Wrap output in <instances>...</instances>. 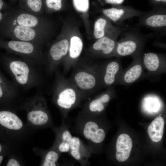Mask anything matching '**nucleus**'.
<instances>
[{
	"label": "nucleus",
	"mask_w": 166,
	"mask_h": 166,
	"mask_svg": "<svg viewBox=\"0 0 166 166\" xmlns=\"http://www.w3.org/2000/svg\"><path fill=\"white\" fill-rule=\"evenodd\" d=\"M0 64L20 90H28L42 83V69L27 60L7 52L0 56Z\"/></svg>",
	"instance_id": "1"
},
{
	"label": "nucleus",
	"mask_w": 166,
	"mask_h": 166,
	"mask_svg": "<svg viewBox=\"0 0 166 166\" xmlns=\"http://www.w3.org/2000/svg\"><path fill=\"white\" fill-rule=\"evenodd\" d=\"M16 110L0 106V141L10 148L20 144L28 133L27 128L16 114Z\"/></svg>",
	"instance_id": "2"
},
{
	"label": "nucleus",
	"mask_w": 166,
	"mask_h": 166,
	"mask_svg": "<svg viewBox=\"0 0 166 166\" xmlns=\"http://www.w3.org/2000/svg\"><path fill=\"white\" fill-rule=\"evenodd\" d=\"M19 109L26 113L27 127L35 129L52 125L45 99L40 89L34 95L23 101Z\"/></svg>",
	"instance_id": "3"
},
{
	"label": "nucleus",
	"mask_w": 166,
	"mask_h": 166,
	"mask_svg": "<svg viewBox=\"0 0 166 166\" xmlns=\"http://www.w3.org/2000/svg\"><path fill=\"white\" fill-rule=\"evenodd\" d=\"M0 48L33 62L41 68L45 66V61L42 46L29 42L6 41L0 38Z\"/></svg>",
	"instance_id": "4"
},
{
	"label": "nucleus",
	"mask_w": 166,
	"mask_h": 166,
	"mask_svg": "<svg viewBox=\"0 0 166 166\" xmlns=\"http://www.w3.org/2000/svg\"><path fill=\"white\" fill-rule=\"evenodd\" d=\"M121 38L117 41L114 56L132 57L142 52L145 38L135 31L124 30Z\"/></svg>",
	"instance_id": "5"
},
{
	"label": "nucleus",
	"mask_w": 166,
	"mask_h": 166,
	"mask_svg": "<svg viewBox=\"0 0 166 166\" xmlns=\"http://www.w3.org/2000/svg\"><path fill=\"white\" fill-rule=\"evenodd\" d=\"M4 35L11 40L25 41L42 45L43 30L13 24L2 22Z\"/></svg>",
	"instance_id": "6"
},
{
	"label": "nucleus",
	"mask_w": 166,
	"mask_h": 166,
	"mask_svg": "<svg viewBox=\"0 0 166 166\" xmlns=\"http://www.w3.org/2000/svg\"><path fill=\"white\" fill-rule=\"evenodd\" d=\"M57 76L52 99L65 118L67 116V113L76 105L78 101V96L73 88H65L61 77L57 75Z\"/></svg>",
	"instance_id": "7"
},
{
	"label": "nucleus",
	"mask_w": 166,
	"mask_h": 166,
	"mask_svg": "<svg viewBox=\"0 0 166 166\" xmlns=\"http://www.w3.org/2000/svg\"><path fill=\"white\" fill-rule=\"evenodd\" d=\"M19 90L11 81L5 76L0 69V106L19 109L23 101Z\"/></svg>",
	"instance_id": "8"
},
{
	"label": "nucleus",
	"mask_w": 166,
	"mask_h": 166,
	"mask_svg": "<svg viewBox=\"0 0 166 166\" xmlns=\"http://www.w3.org/2000/svg\"><path fill=\"white\" fill-rule=\"evenodd\" d=\"M2 22L13 24L43 29L44 23L39 16L30 14L20 9L8 12Z\"/></svg>",
	"instance_id": "9"
},
{
	"label": "nucleus",
	"mask_w": 166,
	"mask_h": 166,
	"mask_svg": "<svg viewBox=\"0 0 166 166\" xmlns=\"http://www.w3.org/2000/svg\"><path fill=\"white\" fill-rule=\"evenodd\" d=\"M142 54V52L132 57V62L127 68L123 70L116 85L128 86L136 82L143 76L144 68Z\"/></svg>",
	"instance_id": "10"
},
{
	"label": "nucleus",
	"mask_w": 166,
	"mask_h": 166,
	"mask_svg": "<svg viewBox=\"0 0 166 166\" xmlns=\"http://www.w3.org/2000/svg\"><path fill=\"white\" fill-rule=\"evenodd\" d=\"M79 122L80 132L89 143L90 147L92 143H101L105 137L104 130L99 128L98 124L90 117L84 116Z\"/></svg>",
	"instance_id": "11"
},
{
	"label": "nucleus",
	"mask_w": 166,
	"mask_h": 166,
	"mask_svg": "<svg viewBox=\"0 0 166 166\" xmlns=\"http://www.w3.org/2000/svg\"><path fill=\"white\" fill-rule=\"evenodd\" d=\"M108 63L101 72V85L107 88L114 87L123 69L119 57Z\"/></svg>",
	"instance_id": "12"
},
{
	"label": "nucleus",
	"mask_w": 166,
	"mask_h": 166,
	"mask_svg": "<svg viewBox=\"0 0 166 166\" xmlns=\"http://www.w3.org/2000/svg\"><path fill=\"white\" fill-rule=\"evenodd\" d=\"M144 69L148 75L158 76L166 72V57L164 54L148 52L142 54Z\"/></svg>",
	"instance_id": "13"
},
{
	"label": "nucleus",
	"mask_w": 166,
	"mask_h": 166,
	"mask_svg": "<svg viewBox=\"0 0 166 166\" xmlns=\"http://www.w3.org/2000/svg\"><path fill=\"white\" fill-rule=\"evenodd\" d=\"M139 18L140 25L159 32L165 30L166 13L165 12L144 13Z\"/></svg>",
	"instance_id": "14"
},
{
	"label": "nucleus",
	"mask_w": 166,
	"mask_h": 166,
	"mask_svg": "<svg viewBox=\"0 0 166 166\" xmlns=\"http://www.w3.org/2000/svg\"><path fill=\"white\" fill-rule=\"evenodd\" d=\"M124 29L121 28L112 37L105 36L98 39L93 45V49L102 55L114 56L118 41L117 38Z\"/></svg>",
	"instance_id": "15"
},
{
	"label": "nucleus",
	"mask_w": 166,
	"mask_h": 166,
	"mask_svg": "<svg viewBox=\"0 0 166 166\" xmlns=\"http://www.w3.org/2000/svg\"><path fill=\"white\" fill-rule=\"evenodd\" d=\"M55 140L52 147L60 153L69 152L73 137L68 128L63 124L60 127L54 128Z\"/></svg>",
	"instance_id": "16"
},
{
	"label": "nucleus",
	"mask_w": 166,
	"mask_h": 166,
	"mask_svg": "<svg viewBox=\"0 0 166 166\" xmlns=\"http://www.w3.org/2000/svg\"><path fill=\"white\" fill-rule=\"evenodd\" d=\"M104 14L113 22L121 24L125 20L140 17L144 13L133 9L113 7L103 10Z\"/></svg>",
	"instance_id": "17"
},
{
	"label": "nucleus",
	"mask_w": 166,
	"mask_h": 166,
	"mask_svg": "<svg viewBox=\"0 0 166 166\" xmlns=\"http://www.w3.org/2000/svg\"><path fill=\"white\" fill-rule=\"evenodd\" d=\"M76 85L80 89L85 90L92 89L101 85L100 70L90 73L85 71L78 72L74 76Z\"/></svg>",
	"instance_id": "18"
},
{
	"label": "nucleus",
	"mask_w": 166,
	"mask_h": 166,
	"mask_svg": "<svg viewBox=\"0 0 166 166\" xmlns=\"http://www.w3.org/2000/svg\"><path fill=\"white\" fill-rule=\"evenodd\" d=\"M91 151L88 146L84 144L79 138L72 137L69 152L75 159L81 164H85L88 163Z\"/></svg>",
	"instance_id": "19"
},
{
	"label": "nucleus",
	"mask_w": 166,
	"mask_h": 166,
	"mask_svg": "<svg viewBox=\"0 0 166 166\" xmlns=\"http://www.w3.org/2000/svg\"><path fill=\"white\" fill-rule=\"evenodd\" d=\"M132 146V140L128 135L126 134L120 135L116 143L117 159L120 162L127 160L129 156Z\"/></svg>",
	"instance_id": "20"
},
{
	"label": "nucleus",
	"mask_w": 166,
	"mask_h": 166,
	"mask_svg": "<svg viewBox=\"0 0 166 166\" xmlns=\"http://www.w3.org/2000/svg\"><path fill=\"white\" fill-rule=\"evenodd\" d=\"M115 91L114 87L108 88L105 93L91 101L87 108L88 113L85 116H90L92 114L103 111L105 105L110 100L111 95L114 93Z\"/></svg>",
	"instance_id": "21"
},
{
	"label": "nucleus",
	"mask_w": 166,
	"mask_h": 166,
	"mask_svg": "<svg viewBox=\"0 0 166 166\" xmlns=\"http://www.w3.org/2000/svg\"><path fill=\"white\" fill-rule=\"evenodd\" d=\"M34 150L36 155L41 156V166L57 165L60 153L57 150L52 148L46 150L38 148H36Z\"/></svg>",
	"instance_id": "22"
},
{
	"label": "nucleus",
	"mask_w": 166,
	"mask_h": 166,
	"mask_svg": "<svg viewBox=\"0 0 166 166\" xmlns=\"http://www.w3.org/2000/svg\"><path fill=\"white\" fill-rule=\"evenodd\" d=\"M164 122L163 118L159 116L154 119L149 126L148 132L151 140L157 142L162 139L164 131Z\"/></svg>",
	"instance_id": "23"
},
{
	"label": "nucleus",
	"mask_w": 166,
	"mask_h": 166,
	"mask_svg": "<svg viewBox=\"0 0 166 166\" xmlns=\"http://www.w3.org/2000/svg\"><path fill=\"white\" fill-rule=\"evenodd\" d=\"M20 2L21 9L31 14L40 16L42 9V0H20Z\"/></svg>",
	"instance_id": "24"
},
{
	"label": "nucleus",
	"mask_w": 166,
	"mask_h": 166,
	"mask_svg": "<svg viewBox=\"0 0 166 166\" xmlns=\"http://www.w3.org/2000/svg\"><path fill=\"white\" fill-rule=\"evenodd\" d=\"M81 40L77 36H74L70 40L69 49V55L73 59L77 58L80 55L83 48Z\"/></svg>",
	"instance_id": "25"
},
{
	"label": "nucleus",
	"mask_w": 166,
	"mask_h": 166,
	"mask_svg": "<svg viewBox=\"0 0 166 166\" xmlns=\"http://www.w3.org/2000/svg\"><path fill=\"white\" fill-rule=\"evenodd\" d=\"M108 24L107 21L103 18H100L96 22L94 31L96 38L99 39L105 36V30Z\"/></svg>",
	"instance_id": "26"
},
{
	"label": "nucleus",
	"mask_w": 166,
	"mask_h": 166,
	"mask_svg": "<svg viewBox=\"0 0 166 166\" xmlns=\"http://www.w3.org/2000/svg\"><path fill=\"white\" fill-rule=\"evenodd\" d=\"M10 148L5 143L0 142V165L4 159L11 152Z\"/></svg>",
	"instance_id": "27"
},
{
	"label": "nucleus",
	"mask_w": 166,
	"mask_h": 166,
	"mask_svg": "<svg viewBox=\"0 0 166 166\" xmlns=\"http://www.w3.org/2000/svg\"><path fill=\"white\" fill-rule=\"evenodd\" d=\"M76 9L82 12L86 11L89 8V0H73Z\"/></svg>",
	"instance_id": "28"
},
{
	"label": "nucleus",
	"mask_w": 166,
	"mask_h": 166,
	"mask_svg": "<svg viewBox=\"0 0 166 166\" xmlns=\"http://www.w3.org/2000/svg\"><path fill=\"white\" fill-rule=\"evenodd\" d=\"M61 0H46L45 3L49 8L57 11L61 7Z\"/></svg>",
	"instance_id": "29"
},
{
	"label": "nucleus",
	"mask_w": 166,
	"mask_h": 166,
	"mask_svg": "<svg viewBox=\"0 0 166 166\" xmlns=\"http://www.w3.org/2000/svg\"><path fill=\"white\" fill-rule=\"evenodd\" d=\"M8 160L6 164V166H20L22 162L18 158L11 154V152L8 155Z\"/></svg>",
	"instance_id": "30"
},
{
	"label": "nucleus",
	"mask_w": 166,
	"mask_h": 166,
	"mask_svg": "<svg viewBox=\"0 0 166 166\" xmlns=\"http://www.w3.org/2000/svg\"><path fill=\"white\" fill-rule=\"evenodd\" d=\"M124 0H105V2L108 3L116 5H120L122 4Z\"/></svg>",
	"instance_id": "31"
},
{
	"label": "nucleus",
	"mask_w": 166,
	"mask_h": 166,
	"mask_svg": "<svg viewBox=\"0 0 166 166\" xmlns=\"http://www.w3.org/2000/svg\"><path fill=\"white\" fill-rule=\"evenodd\" d=\"M7 13H3L0 11V24L1 23L7 14Z\"/></svg>",
	"instance_id": "32"
},
{
	"label": "nucleus",
	"mask_w": 166,
	"mask_h": 166,
	"mask_svg": "<svg viewBox=\"0 0 166 166\" xmlns=\"http://www.w3.org/2000/svg\"><path fill=\"white\" fill-rule=\"evenodd\" d=\"M4 3L3 1L0 0V11L4 9Z\"/></svg>",
	"instance_id": "33"
},
{
	"label": "nucleus",
	"mask_w": 166,
	"mask_h": 166,
	"mask_svg": "<svg viewBox=\"0 0 166 166\" xmlns=\"http://www.w3.org/2000/svg\"><path fill=\"white\" fill-rule=\"evenodd\" d=\"M155 1L158 2H166V0H154Z\"/></svg>",
	"instance_id": "34"
}]
</instances>
